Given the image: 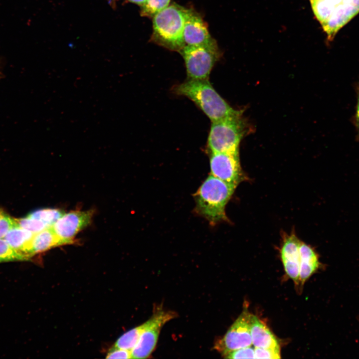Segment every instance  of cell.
Returning <instances> with one entry per match:
<instances>
[{
	"label": "cell",
	"instance_id": "obj_18",
	"mask_svg": "<svg viewBox=\"0 0 359 359\" xmlns=\"http://www.w3.org/2000/svg\"><path fill=\"white\" fill-rule=\"evenodd\" d=\"M65 213L60 209L43 208L33 211L27 216L40 220L48 227H51Z\"/></svg>",
	"mask_w": 359,
	"mask_h": 359
},
{
	"label": "cell",
	"instance_id": "obj_7",
	"mask_svg": "<svg viewBox=\"0 0 359 359\" xmlns=\"http://www.w3.org/2000/svg\"><path fill=\"white\" fill-rule=\"evenodd\" d=\"M252 316L248 310H244L224 336L216 342L214 346L215 350L224 356L233 351L251 346Z\"/></svg>",
	"mask_w": 359,
	"mask_h": 359
},
{
	"label": "cell",
	"instance_id": "obj_17",
	"mask_svg": "<svg viewBox=\"0 0 359 359\" xmlns=\"http://www.w3.org/2000/svg\"><path fill=\"white\" fill-rule=\"evenodd\" d=\"M151 322L150 318L142 325L126 332L118 338L114 346L131 351L137 344L142 333L150 324Z\"/></svg>",
	"mask_w": 359,
	"mask_h": 359
},
{
	"label": "cell",
	"instance_id": "obj_15",
	"mask_svg": "<svg viewBox=\"0 0 359 359\" xmlns=\"http://www.w3.org/2000/svg\"><path fill=\"white\" fill-rule=\"evenodd\" d=\"M63 245L51 227L34 233L27 250L29 258L35 254L45 251L52 247Z\"/></svg>",
	"mask_w": 359,
	"mask_h": 359
},
{
	"label": "cell",
	"instance_id": "obj_9",
	"mask_svg": "<svg viewBox=\"0 0 359 359\" xmlns=\"http://www.w3.org/2000/svg\"><path fill=\"white\" fill-rule=\"evenodd\" d=\"M210 175L231 184L237 185L245 179L239 153H210Z\"/></svg>",
	"mask_w": 359,
	"mask_h": 359
},
{
	"label": "cell",
	"instance_id": "obj_6",
	"mask_svg": "<svg viewBox=\"0 0 359 359\" xmlns=\"http://www.w3.org/2000/svg\"><path fill=\"white\" fill-rule=\"evenodd\" d=\"M186 67L188 79H208L210 72L219 57L217 45H185L180 51Z\"/></svg>",
	"mask_w": 359,
	"mask_h": 359
},
{
	"label": "cell",
	"instance_id": "obj_8",
	"mask_svg": "<svg viewBox=\"0 0 359 359\" xmlns=\"http://www.w3.org/2000/svg\"><path fill=\"white\" fill-rule=\"evenodd\" d=\"M176 316L174 312L166 311L160 307L156 308L151 317L150 324L142 333L131 351L132 359L148 358L155 349L163 326Z\"/></svg>",
	"mask_w": 359,
	"mask_h": 359
},
{
	"label": "cell",
	"instance_id": "obj_24",
	"mask_svg": "<svg viewBox=\"0 0 359 359\" xmlns=\"http://www.w3.org/2000/svg\"><path fill=\"white\" fill-rule=\"evenodd\" d=\"M255 359H280V350L255 348Z\"/></svg>",
	"mask_w": 359,
	"mask_h": 359
},
{
	"label": "cell",
	"instance_id": "obj_26",
	"mask_svg": "<svg viewBox=\"0 0 359 359\" xmlns=\"http://www.w3.org/2000/svg\"><path fill=\"white\" fill-rule=\"evenodd\" d=\"M355 88L357 96V104L353 122L357 132L356 140L359 141V81L355 84Z\"/></svg>",
	"mask_w": 359,
	"mask_h": 359
},
{
	"label": "cell",
	"instance_id": "obj_14",
	"mask_svg": "<svg viewBox=\"0 0 359 359\" xmlns=\"http://www.w3.org/2000/svg\"><path fill=\"white\" fill-rule=\"evenodd\" d=\"M300 271L299 283L303 285L318 269L320 265L319 257L310 246L301 241L299 248Z\"/></svg>",
	"mask_w": 359,
	"mask_h": 359
},
{
	"label": "cell",
	"instance_id": "obj_13",
	"mask_svg": "<svg viewBox=\"0 0 359 359\" xmlns=\"http://www.w3.org/2000/svg\"><path fill=\"white\" fill-rule=\"evenodd\" d=\"M252 343L255 348L280 350L279 342L268 328L253 315L250 328Z\"/></svg>",
	"mask_w": 359,
	"mask_h": 359
},
{
	"label": "cell",
	"instance_id": "obj_16",
	"mask_svg": "<svg viewBox=\"0 0 359 359\" xmlns=\"http://www.w3.org/2000/svg\"><path fill=\"white\" fill-rule=\"evenodd\" d=\"M34 233L20 227L18 224L11 228L3 239L14 250L22 254L28 260L27 250Z\"/></svg>",
	"mask_w": 359,
	"mask_h": 359
},
{
	"label": "cell",
	"instance_id": "obj_5",
	"mask_svg": "<svg viewBox=\"0 0 359 359\" xmlns=\"http://www.w3.org/2000/svg\"><path fill=\"white\" fill-rule=\"evenodd\" d=\"M329 40L359 12V0H309Z\"/></svg>",
	"mask_w": 359,
	"mask_h": 359
},
{
	"label": "cell",
	"instance_id": "obj_22",
	"mask_svg": "<svg viewBox=\"0 0 359 359\" xmlns=\"http://www.w3.org/2000/svg\"><path fill=\"white\" fill-rule=\"evenodd\" d=\"M227 359H255L254 349L251 346L237 349L224 356Z\"/></svg>",
	"mask_w": 359,
	"mask_h": 359
},
{
	"label": "cell",
	"instance_id": "obj_25",
	"mask_svg": "<svg viewBox=\"0 0 359 359\" xmlns=\"http://www.w3.org/2000/svg\"><path fill=\"white\" fill-rule=\"evenodd\" d=\"M107 359H132L131 351L113 347L108 353Z\"/></svg>",
	"mask_w": 359,
	"mask_h": 359
},
{
	"label": "cell",
	"instance_id": "obj_3",
	"mask_svg": "<svg viewBox=\"0 0 359 359\" xmlns=\"http://www.w3.org/2000/svg\"><path fill=\"white\" fill-rule=\"evenodd\" d=\"M251 131L250 125L243 117V111L212 121L208 149L210 153H239L241 141Z\"/></svg>",
	"mask_w": 359,
	"mask_h": 359
},
{
	"label": "cell",
	"instance_id": "obj_19",
	"mask_svg": "<svg viewBox=\"0 0 359 359\" xmlns=\"http://www.w3.org/2000/svg\"><path fill=\"white\" fill-rule=\"evenodd\" d=\"M27 260L22 254L12 248L3 238H0V263Z\"/></svg>",
	"mask_w": 359,
	"mask_h": 359
},
{
	"label": "cell",
	"instance_id": "obj_23",
	"mask_svg": "<svg viewBox=\"0 0 359 359\" xmlns=\"http://www.w3.org/2000/svg\"><path fill=\"white\" fill-rule=\"evenodd\" d=\"M17 224L15 219L0 211V238H3L8 231Z\"/></svg>",
	"mask_w": 359,
	"mask_h": 359
},
{
	"label": "cell",
	"instance_id": "obj_1",
	"mask_svg": "<svg viewBox=\"0 0 359 359\" xmlns=\"http://www.w3.org/2000/svg\"><path fill=\"white\" fill-rule=\"evenodd\" d=\"M236 187L210 175L193 194L195 212L212 225L228 221L225 207Z\"/></svg>",
	"mask_w": 359,
	"mask_h": 359
},
{
	"label": "cell",
	"instance_id": "obj_27",
	"mask_svg": "<svg viewBox=\"0 0 359 359\" xmlns=\"http://www.w3.org/2000/svg\"><path fill=\"white\" fill-rule=\"evenodd\" d=\"M129 0L133 3L140 5L141 6L146 2V1L147 0Z\"/></svg>",
	"mask_w": 359,
	"mask_h": 359
},
{
	"label": "cell",
	"instance_id": "obj_12",
	"mask_svg": "<svg viewBox=\"0 0 359 359\" xmlns=\"http://www.w3.org/2000/svg\"><path fill=\"white\" fill-rule=\"evenodd\" d=\"M301 241L294 234L287 235L281 248V260L286 274L299 286L300 252Z\"/></svg>",
	"mask_w": 359,
	"mask_h": 359
},
{
	"label": "cell",
	"instance_id": "obj_20",
	"mask_svg": "<svg viewBox=\"0 0 359 359\" xmlns=\"http://www.w3.org/2000/svg\"><path fill=\"white\" fill-rule=\"evenodd\" d=\"M171 0H147L141 5V15L154 17L156 14L167 7Z\"/></svg>",
	"mask_w": 359,
	"mask_h": 359
},
{
	"label": "cell",
	"instance_id": "obj_11",
	"mask_svg": "<svg viewBox=\"0 0 359 359\" xmlns=\"http://www.w3.org/2000/svg\"><path fill=\"white\" fill-rule=\"evenodd\" d=\"M183 38L185 45L213 46L217 45L211 37L206 25L195 12L188 9L185 21Z\"/></svg>",
	"mask_w": 359,
	"mask_h": 359
},
{
	"label": "cell",
	"instance_id": "obj_2",
	"mask_svg": "<svg viewBox=\"0 0 359 359\" xmlns=\"http://www.w3.org/2000/svg\"><path fill=\"white\" fill-rule=\"evenodd\" d=\"M172 91L177 95L185 96L192 101L212 121L237 113L217 93L206 80H189L176 85Z\"/></svg>",
	"mask_w": 359,
	"mask_h": 359
},
{
	"label": "cell",
	"instance_id": "obj_21",
	"mask_svg": "<svg viewBox=\"0 0 359 359\" xmlns=\"http://www.w3.org/2000/svg\"><path fill=\"white\" fill-rule=\"evenodd\" d=\"M18 225L21 228L30 231L34 233L38 232L48 228L40 220L26 216L25 217L15 219Z\"/></svg>",
	"mask_w": 359,
	"mask_h": 359
},
{
	"label": "cell",
	"instance_id": "obj_4",
	"mask_svg": "<svg viewBox=\"0 0 359 359\" xmlns=\"http://www.w3.org/2000/svg\"><path fill=\"white\" fill-rule=\"evenodd\" d=\"M187 9L173 4L153 17L152 39L171 50L180 52L185 46L183 32Z\"/></svg>",
	"mask_w": 359,
	"mask_h": 359
},
{
	"label": "cell",
	"instance_id": "obj_10",
	"mask_svg": "<svg viewBox=\"0 0 359 359\" xmlns=\"http://www.w3.org/2000/svg\"><path fill=\"white\" fill-rule=\"evenodd\" d=\"M92 210L65 213L51 227L63 244L72 243L75 235L91 222Z\"/></svg>",
	"mask_w": 359,
	"mask_h": 359
}]
</instances>
